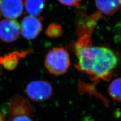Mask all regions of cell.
<instances>
[{"mask_svg": "<svg viewBox=\"0 0 121 121\" xmlns=\"http://www.w3.org/2000/svg\"><path fill=\"white\" fill-rule=\"evenodd\" d=\"M91 35L90 32L79 34L74 46L78 60L76 67L93 79L108 80L118 65V58L111 49L93 45Z\"/></svg>", "mask_w": 121, "mask_h": 121, "instance_id": "1", "label": "cell"}, {"mask_svg": "<svg viewBox=\"0 0 121 121\" xmlns=\"http://www.w3.org/2000/svg\"><path fill=\"white\" fill-rule=\"evenodd\" d=\"M35 108L27 98L16 95L11 98L8 106L9 121H34Z\"/></svg>", "mask_w": 121, "mask_h": 121, "instance_id": "2", "label": "cell"}, {"mask_svg": "<svg viewBox=\"0 0 121 121\" xmlns=\"http://www.w3.org/2000/svg\"><path fill=\"white\" fill-rule=\"evenodd\" d=\"M70 65L69 53L64 48H56L49 51L45 56L44 66L51 74L60 75L65 73Z\"/></svg>", "mask_w": 121, "mask_h": 121, "instance_id": "3", "label": "cell"}, {"mask_svg": "<svg viewBox=\"0 0 121 121\" xmlns=\"http://www.w3.org/2000/svg\"><path fill=\"white\" fill-rule=\"evenodd\" d=\"M26 93L30 99L36 102L49 100L53 94V88L50 83L43 80L33 81L26 87Z\"/></svg>", "mask_w": 121, "mask_h": 121, "instance_id": "4", "label": "cell"}, {"mask_svg": "<svg viewBox=\"0 0 121 121\" xmlns=\"http://www.w3.org/2000/svg\"><path fill=\"white\" fill-rule=\"evenodd\" d=\"M21 32L25 39L31 40L35 39L43 29L40 19L32 16L25 17L21 23Z\"/></svg>", "mask_w": 121, "mask_h": 121, "instance_id": "5", "label": "cell"}, {"mask_svg": "<svg viewBox=\"0 0 121 121\" xmlns=\"http://www.w3.org/2000/svg\"><path fill=\"white\" fill-rule=\"evenodd\" d=\"M20 33V26L17 21L11 19L0 21V39L4 42H13L19 36Z\"/></svg>", "mask_w": 121, "mask_h": 121, "instance_id": "6", "label": "cell"}, {"mask_svg": "<svg viewBox=\"0 0 121 121\" xmlns=\"http://www.w3.org/2000/svg\"><path fill=\"white\" fill-rule=\"evenodd\" d=\"M0 9L7 19H16L22 15L23 4L22 0H0Z\"/></svg>", "mask_w": 121, "mask_h": 121, "instance_id": "7", "label": "cell"}, {"mask_svg": "<svg viewBox=\"0 0 121 121\" xmlns=\"http://www.w3.org/2000/svg\"><path fill=\"white\" fill-rule=\"evenodd\" d=\"M95 4L100 12L112 16L121 6V0H95Z\"/></svg>", "mask_w": 121, "mask_h": 121, "instance_id": "8", "label": "cell"}, {"mask_svg": "<svg viewBox=\"0 0 121 121\" xmlns=\"http://www.w3.org/2000/svg\"><path fill=\"white\" fill-rule=\"evenodd\" d=\"M27 12L31 16H38L43 12L45 5V0H24Z\"/></svg>", "mask_w": 121, "mask_h": 121, "instance_id": "9", "label": "cell"}, {"mask_svg": "<svg viewBox=\"0 0 121 121\" xmlns=\"http://www.w3.org/2000/svg\"><path fill=\"white\" fill-rule=\"evenodd\" d=\"M21 55L19 53H12L8 54L5 56H0V65H3L6 69L13 70L15 69L17 65L19 58Z\"/></svg>", "mask_w": 121, "mask_h": 121, "instance_id": "10", "label": "cell"}, {"mask_svg": "<svg viewBox=\"0 0 121 121\" xmlns=\"http://www.w3.org/2000/svg\"><path fill=\"white\" fill-rule=\"evenodd\" d=\"M109 95L113 99L121 102V78L113 80L109 86Z\"/></svg>", "mask_w": 121, "mask_h": 121, "instance_id": "11", "label": "cell"}, {"mask_svg": "<svg viewBox=\"0 0 121 121\" xmlns=\"http://www.w3.org/2000/svg\"><path fill=\"white\" fill-rule=\"evenodd\" d=\"M45 33L48 37L55 39L63 35V30L61 25L52 23L48 25Z\"/></svg>", "mask_w": 121, "mask_h": 121, "instance_id": "12", "label": "cell"}, {"mask_svg": "<svg viewBox=\"0 0 121 121\" xmlns=\"http://www.w3.org/2000/svg\"><path fill=\"white\" fill-rule=\"evenodd\" d=\"M62 4L71 7H75L76 8L80 7L81 2L82 0H58Z\"/></svg>", "mask_w": 121, "mask_h": 121, "instance_id": "13", "label": "cell"}, {"mask_svg": "<svg viewBox=\"0 0 121 121\" xmlns=\"http://www.w3.org/2000/svg\"><path fill=\"white\" fill-rule=\"evenodd\" d=\"M0 121H5V117L1 112H0Z\"/></svg>", "mask_w": 121, "mask_h": 121, "instance_id": "14", "label": "cell"}, {"mask_svg": "<svg viewBox=\"0 0 121 121\" xmlns=\"http://www.w3.org/2000/svg\"><path fill=\"white\" fill-rule=\"evenodd\" d=\"M2 70L1 68H0V76H1V75H2Z\"/></svg>", "mask_w": 121, "mask_h": 121, "instance_id": "15", "label": "cell"}, {"mask_svg": "<svg viewBox=\"0 0 121 121\" xmlns=\"http://www.w3.org/2000/svg\"><path fill=\"white\" fill-rule=\"evenodd\" d=\"M0 18H1V14H0Z\"/></svg>", "mask_w": 121, "mask_h": 121, "instance_id": "16", "label": "cell"}]
</instances>
